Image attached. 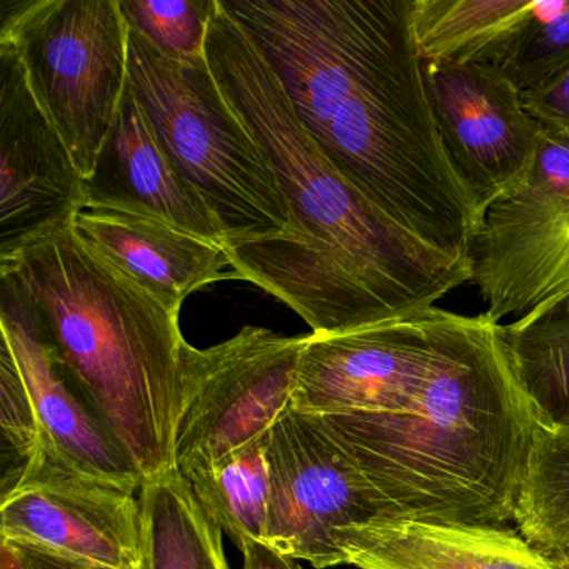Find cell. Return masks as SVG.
<instances>
[{"mask_svg":"<svg viewBox=\"0 0 569 569\" xmlns=\"http://www.w3.org/2000/svg\"><path fill=\"white\" fill-rule=\"evenodd\" d=\"M0 331L28 382L42 439L84 471L142 488L138 466L69 381L31 308L6 284H0Z\"/></svg>","mask_w":569,"mask_h":569,"instance_id":"obj_14","label":"cell"},{"mask_svg":"<svg viewBox=\"0 0 569 569\" xmlns=\"http://www.w3.org/2000/svg\"><path fill=\"white\" fill-rule=\"evenodd\" d=\"M128 78L162 149L218 219L236 276L295 238L274 169L206 59L172 61L129 28Z\"/></svg>","mask_w":569,"mask_h":569,"instance_id":"obj_5","label":"cell"},{"mask_svg":"<svg viewBox=\"0 0 569 569\" xmlns=\"http://www.w3.org/2000/svg\"><path fill=\"white\" fill-rule=\"evenodd\" d=\"M126 22L162 56L179 62L206 59L218 0H119Z\"/></svg>","mask_w":569,"mask_h":569,"instance_id":"obj_23","label":"cell"},{"mask_svg":"<svg viewBox=\"0 0 569 569\" xmlns=\"http://www.w3.org/2000/svg\"><path fill=\"white\" fill-rule=\"evenodd\" d=\"M498 332L541 425L569 429V292L498 325Z\"/></svg>","mask_w":569,"mask_h":569,"instance_id":"obj_20","label":"cell"},{"mask_svg":"<svg viewBox=\"0 0 569 569\" xmlns=\"http://www.w3.org/2000/svg\"><path fill=\"white\" fill-rule=\"evenodd\" d=\"M206 61L274 169L295 219V238L272 246L238 279L284 302L315 335L435 308L469 282L468 261L416 238L329 162L278 76L221 0L209 24Z\"/></svg>","mask_w":569,"mask_h":569,"instance_id":"obj_2","label":"cell"},{"mask_svg":"<svg viewBox=\"0 0 569 569\" xmlns=\"http://www.w3.org/2000/svg\"><path fill=\"white\" fill-rule=\"evenodd\" d=\"M0 569H22L21 561L11 546L2 545L0 549Z\"/></svg>","mask_w":569,"mask_h":569,"instance_id":"obj_29","label":"cell"},{"mask_svg":"<svg viewBox=\"0 0 569 569\" xmlns=\"http://www.w3.org/2000/svg\"><path fill=\"white\" fill-rule=\"evenodd\" d=\"M144 569H229L222 529L178 471L141 489Z\"/></svg>","mask_w":569,"mask_h":569,"instance_id":"obj_19","label":"cell"},{"mask_svg":"<svg viewBox=\"0 0 569 569\" xmlns=\"http://www.w3.org/2000/svg\"><path fill=\"white\" fill-rule=\"evenodd\" d=\"M536 11L529 0H411L412 32L425 64L496 68Z\"/></svg>","mask_w":569,"mask_h":569,"instance_id":"obj_18","label":"cell"},{"mask_svg":"<svg viewBox=\"0 0 569 569\" xmlns=\"http://www.w3.org/2000/svg\"><path fill=\"white\" fill-rule=\"evenodd\" d=\"M271 496L266 545L315 568L345 565L336 532L395 518L381 492L359 471L318 418L296 408L271 429Z\"/></svg>","mask_w":569,"mask_h":569,"instance_id":"obj_10","label":"cell"},{"mask_svg":"<svg viewBox=\"0 0 569 569\" xmlns=\"http://www.w3.org/2000/svg\"><path fill=\"white\" fill-rule=\"evenodd\" d=\"M269 439L271 432L184 476L202 508L239 548L248 539L266 542L271 496Z\"/></svg>","mask_w":569,"mask_h":569,"instance_id":"obj_21","label":"cell"},{"mask_svg":"<svg viewBox=\"0 0 569 569\" xmlns=\"http://www.w3.org/2000/svg\"><path fill=\"white\" fill-rule=\"evenodd\" d=\"M141 489L84 471L41 439L2 485L4 545L111 568L144 565Z\"/></svg>","mask_w":569,"mask_h":569,"instance_id":"obj_9","label":"cell"},{"mask_svg":"<svg viewBox=\"0 0 569 569\" xmlns=\"http://www.w3.org/2000/svg\"><path fill=\"white\" fill-rule=\"evenodd\" d=\"M521 101L541 129L569 134V69L521 92Z\"/></svg>","mask_w":569,"mask_h":569,"instance_id":"obj_26","label":"cell"},{"mask_svg":"<svg viewBox=\"0 0 569 569\" xmlns=\"http://www.w3.org/2000/svg\"><path fill=\"white\" fill-rule=\"evenodd\" d=\"M468 259L498 325L568 295L569 134L541 129L528 179L488 209Z\"/></svg>","mask_w":569,"mask_h":569,"instance_id":"obj_8","label":"cell"},{"mask_svg":"<svg viewBox=\"0 0 569 569\" xmlns=\"http://www.w3.org/2000/svg\"><path fill=\"white\" fill-rule=\"evenodd\" d=\"M308 336L246 326L208 349H181L182 401L174 438L184 478L271 432L295 408L296 375Z\"/></svg>","mask_w":569,"mask_h":569,"instance_id":"obj_7","label":"cell"},{"mask_svg":"<svg viewBox=\"0 0 569 569\" xmlns=\"http://www.w3.org/2000/svg\"><path fill=\"white\" fill-rule=\"evenodd\" d=\"M316 418L395 518L471 526L515 521L541 425L486 312L456 315L415 411Z\"/></svg>","mask_w":569,"mask_h":569,"instance_id":"obj_3","label":"cell"},{"mask_svg":"<svg viewBox=\"0 0 569 569\" xmlns=\"http://www.w3.org/2000/svg\"><path fill=\"white\" fill-rule=\"evenodd\" d=\"M8 546L14 549L19 561H21L22 569H121L111 568V566L92 565V562L74 561V559L61 558V556L52 555V552L28 548V546ZM131 569H144V565L141 568Z\"/></svg>","mask_w":569,"mask_h":569,"instance_id":"obj_27","label":"cell"},{"mask_svg":"<svg viewBox=\"0 0 569 569\" xmlns=\"http://www.w3.org/2000/svg\"><path fill=\"white\" fill-rule=\"evenodd\" d=\"M76 234L126 274L181 311L199 289L238 279L221 242L132 209L84 204L72 219Z\"/></svg>","mask_w":569,"mask_h":569,"instance_id":"obj_16","label":"cell"},{"mask_svg":"<svg viewBox=\"0 0 569 569\" xmlns=\"http://www.w3.org/2000/svg\"><path fill=\"white\" fill-rule=\"evenodd\" d=\"M425 81L446 156L482 221L495 202L525 184L541 126L492 66L425 64Z\"/></svg>","mask_w":569,"mask_h":569,"instance_id":"obj_12","label":"cell"},{"mask_svg":"<svg viewBox=\"0 0 569 569\" xmlns=\"http://www.w3.org/2000/svg\"><path fill=\"white\" fill-rule=\"evenodd\" d=\"M128 44L119 0L0 2V46L18 56L84 181L128 84Z\"/></svg>","mask_w":569,"mask_h":569,"instance_id":"obj_6","label":"cell"},{"mask_svg":"<svg viewBox=\"0 0 569 569\" xmlns=\"http://www.w3.org/2000/svg\"><path fill=\"white\" fill-rule=\"evenodd\" d=\"M86 204L148 212L224 244L218 219L162 149L129 78L94 171L86 179Z\"/></svg>","mask_w":569,"mask_h":569,"instance_id":"obj_15","label":"cell"},{"mask_svg":"<svg viewBox=\"0 0 569 569\" xmlns=\"http://www.w3.org/2000/svg\"><path fill=\"white\" fill-rule=\"evenodd\" d=\"M0 426L6 451L24 468L41 445L42 429L28 382L4 339L0 348Z\"/></svg>","mask_w":569,"mask_h":569,"instance_id":"obj_25","label":"cell"},{"mask_svg":"<svg viewBox=\"0 0 569 569\" xmlns=\"http://www.w3.org/2000/svg\"><path fill=\"white\" fill-rule=\"evenodd\" d=\"M496 68L519 92L569 69V0L538 2L535 18L512 39Z\"/></svg>","mask_w":569,"mask_h":569,"instance_id":"obj_24","label":"cell"},{"mask_svg":"<svg viewBox=\"0 0 569 569\" xmlns=\"http://www.w3.org/2000/svg\"><path fill=\"white\" fill-rule=\"evenodd\" d=\"M322 154L416 238L469 262L481 229L425 81L411 0H221Z\"/></svg>","mask_w":569,"mask_h":569,"instance_id":"obj_1","label":"cell"},{"mask_svg":"<svg viewBox=\"0 0 569 569\" xmlns=\"http://www.w3.org/2000/svg\"><path fill=\"white\" fill-rule=\"evenodd\" d=\"M559 562H562V565L569 566V551H566L565 555L558 556Z\"/></svg>","mask_w":569,"mask_h":569,"instance_id":"obj_30","label":"cell"},{"mask_svg":"<svg viewBox=\"0 0 569 569\" xmlns=\"http://www.w3.org/2000/svg\"><path fill=\"white\" fill-rule=\"evenodd\" d=\"M359 569H568L506 526L379 518L336 532Z\"/></svg>","mask_w":569,"mask_h":569,"instance_id":"obj_17","label":"cell"},{"mask_svg":"<svg viewBox=\"0 0 569 569\" xmlns=\"http://www.w3.org/2000/svg\"><path fill=\"white\" fill-rule=\"evenodd\" d=\"M515 522L522 538L546 555L569 551V429L539 425Z\"/></svg>","mask_w":569,"mask_h":569,"instance_id":"obj_22","label":"cell"},{"mask_svg":"<svg viewBox=\"0 0 569 569\" xmlns=\"http://www.w3.org/2000/svg\"><path fill=\"white\" fill-rule=\"evenodd\" d=\"M244 556V568L242 569H302L298 559L276 551L266 542L248 539L241 546Z\"/></svg>","mask_w":569,"mask_h":569,"instance_id":"obj_28","label":"cell"},{"mask_svg":"<svg viewBox=\"0 0 569 569\" xmlns=\"http://www.w3.org/2000/svg\"><path fill=\"white\" fill-rule=\"evenodd\" d=\"M86 199L68 144L16 52L0 46V261L71 224Z\"/></svg>","mask_w":569,"mask_h":569,"instance_id":"obj_13","label":"cell"},{"mask_svg":"<svg viewBox=\"0 0 569 569\" xmlns=\"http://www.w3.org/2000/svg\"><path fill=\"white\" fill-rule=\"evenodd\" d=\"M71 224L2 259L0 284L31 308L69 381L146 482L176 469L186 342L179 311Z\"/></svg>","mask_w":569,"mask_h":569,"instance_id":"obj_4","label":"cell"},{"mask_svg":"<svg viewBox=\"0 0 569 569\" xmlns=\"http://www.w3.org/2000/svg\"><path fill=\"white\" fill-rule=\"evenodd\" d=\"M455 318L429 308L352 331L311 332L299 359L295 408L312 416L415 411Z\"/></svg>","mask_w":569,"mask_h":569,"instance_id":"obj_11","label":"cell"},{"mask_svg":"<svg viewBox=\"0 0 569 569\" xmlns=\"http://www.w3.org/2000/svg\"><path fill=\"white\" fill-rule=\"evenodd\" d=\"M565 566H566V565H565ZM566 568H568V569H569V566H566Z\"/></svg>","mask_w":569,"mask_h":569,"instance_id":"obj_31","label":"cell"}]
</instances>
